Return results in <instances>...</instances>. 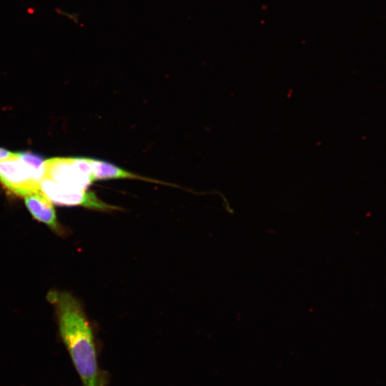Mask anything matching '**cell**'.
<instances>
[{"label":"cell","instance_id":"6da1fadb","mask_svg":"<svg viewBox=\"0 0 386 386\" xmlns=\"http://www.w3.org/2000/svg\"><path fill=\"white\" fill-rule=\"evenodd\" d=\"M61 337L69 351L82 386H107L109 375L101 369L93 331L80 302L71 293L52 290Z\"/></svg>","mask_w":386,"mask_h":386},{"label":"cell","instance_id":"7a4b0ae2","mask_svg":"<svg viewBox=\"0 0 386 386\" xmlns=\"http://www.w3.org/2000/svg\"><path fill=\"white\" fill-rule=\"evenodd\" d=\"M43 170L38 169L17 153L0 160V183L11 194L24 197L39 192Z\"/></svg>","mask_w":386,"mask_h":386},{"label":"cell","instance_id":"3957f363","mask_svg":"<svg viewBox=\"0 0 386 386\" xmlns=\"http://www.w3.org/2000/svg\"><path fill=\"white\" fill-rule=\"evenodd\" d=\"M59 184L86 189L94 182L91 158L54 157L44 162L43 177Z\"/></svg>","mask_w":386,"mask_h":386},{"label":"cell","instance_id":"277c9868","mask_svg":"<svg viewBox=\"0 0 386 386\" xmlns=\"http://www.w3.org/2000/svg\"><path fill=\"white\" fill-rule=\"evenodd\" d=\"M39 192L52 203L62 206H82L100 211L119 209L102 201L93 192L68 187L42 177Z\"/></svg>","mask_w":386,"mask_h":386},{"label":"cell","instance_id":"5b68a950","mask_svg":"<svg viewBox=\"0 0 386 386\" xmlns=\"http://www.w3.org/2000/svg\"><path fill=\"white\" fill-rule=\"evenodd\" d=\"M26 208L33 217L48 225L58 234H64V230L56 219V212L52 202L41 192L33 193L24 197Z\"/></svg>","mask_w":386,"mask_h":386},{"label":"cell","instance_id":"8992f818","mask_svg":"<svg viewBox=\"0 0 386 386\" xmlns=\"http://www.w3.org/2000/svg\"><path fill=\"white\" fill-rule=\"evenodd\" d=\"M94 181L104 179H132L156 182L132 173L113 164L99 159H91Z\"/></svg>","mask_w":386,"mask_h":386},{"label":"cell","instance_id":"52a82bcc","mask_svg":"<svg viewBox=\"0 0 386 386\" xmlns=\"http://www.w3.org/2000/svg\"><path fill=\"white\" fill-rule=\"evenodd\" d=\"M13 153L10 151H8L6 149H4L3 148H0V160L4 159L5 158H7L12 155Z\"/></svg>","mask_w":386,"mask_h":386}]
</instances>
